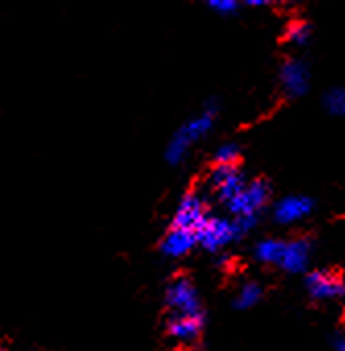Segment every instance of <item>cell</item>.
Wrapping results in <instances>:
<instances>
[{
    "instance_id": "cell-1",
    "label": "cell",
    "mask_w": 345,
    "mask_h": 351,
    "mask_svg": "<svg viewBox=\"0 0 345 351\" xmlns=\"http://www.w3.org/2000/svg\"><path fill=\"white\" fill-rule=\"evenodd\" d=\"M215 118H217V104L215 101H209L199 116L191 118L189 122H185L174 132V136H171V141L165 147V159L171 165H178L180 161H185L187 155H189V151H191V147L197 141H201L203 136L209 134V130L215 124Z\"/></svg>"
},
{
    "instance_id": "cell-2",
    "label": "cell",
    "mask_w": 345,
    "mask_h": 351,
    "mask_svg": "<svg viewBox=\"0 0 345 351\" xmlns=\"http://www.w3.org/2000/svg\"><path fill=\"white\" fill-rule=\"evenodd\" d=\"M165 306L171 310V316H193L203 318V304L195 283L180 275L171 279L165 289Z\"/></svg>"
},
{
    "instance_id": "cell-3",
    "label": "cell",
    "mask_w": 345,
    "mask_h": 351,
    "mask_svg": "<svg viewBox=\"0 0 345 351\" xmlns=\"http://www.w3.org/2000/svg\"><path fill=\"white\" fill-rule=\"evenodd\" d=\"M269 199H271L269 184L265 180H250L226 207L234 215V219H238V217L259 219V213L265 209Z\"/></svg>"
},
{
    "instance_id": "cell-4",
    "label": "cell",
    "mask_w": 345,
    "mask_h": 351,
    "mask_svg": "<svg viewBox=\"0 0 345 351\" xmlns=\"http://www.w3.org/2000/svg\"><path fill=\"white\" fill-rule=\"evenodd\" d=\"M238 238L240 234L236 223L228 217H207L205 223L197 230V244H201V248L207 252H219Z\"/></svg>"
},
{
    "instance_id": "cell-5",
    "label": "cell",
    "mask_w": 345,
    "mask_h": 351,
    "mask_svg": "<svg viewBox=\"0 0 345 351\" xmlns=\"http://www.w3.org/2000/svg\"><path fill=\"white\" fill-rule=\"evenodd\" d=\"M209 184L222 203H230L246 184V176L238 165H213L209 173Z\"/></svg>"
},
{
    "instance_id": "cell-6",
    "label": "cell",
    "mask_w": 345,
    "mask_h": 351,
    "mask_svg": "<svg viewBox=\"0 0 345 351\" xmlns=\"http://www.w3.org/2000/svg\"><path fill=\"white\" fill-rule=\"evenodd\" d=\"M207 217H209V211H207L205 199L199 193L191 191L180 199L176 211H174V221H171V228L197 232L205 223Z\"/></svg>"
},
{
    "instance_id": "cell-7",
    "label": "cell",
    "mask_w": 345,
    "mask_h": 351,
    "mask_svg": "<svg viewBox=\"0 0 345 351\" xmlns=\"http://www.w3.org/2000/svg\"><path fill=\"white\" fill-rule=\"evenodd\" d=\"M306 291L310 293L312 300L318 302H329V300H339L345 295V281L329 269H316L306 275Z\"/></svg>"
},
{
    "instance_id": "cell-8",
    "label": "cell",
    "mask_w": 345,
    "mask_h": 351,
    "mask_svg": "<svg viewBox=\"0 0 345 351\" xmlns=\"http://www.w3.org/2000/svg\"><path fill=\"white\" fill-rule=\"evenodd\" d=\"M314 209V203L310 197L304 195H289L275 203L273 207V219L279 226H294L302 219H306Z\"/></svg>"
},
{
    "instance_id": "cell-9",
    "label": "cell",
    "mask_w": 345,
    "mask_h": 351,
    "mask_svg": "<svg viewBox=\"0 0 345 351\" xmlns=\"http://www.w3.org/2000/svg\"><path fill=\"white\" fill-rule=\"evenodd\" d=\"M279 81H281V87L283 91L289 95V97H298V95H304L310 87V69L304 60L300 58H287L283 64H281V71H279Z\"/></svg>"
},
{
    "instance_id": "cell-10",
    "label": "cell",
    "mask_w": 345,
    "mask_h": 351,
    "mask_svg": "<svg viewBox=\"0 0 345 351\" xmlns=\"http://www.w3.org/2000/svg\"><path fill=\"white\" fill-rule=\"evenodd\" d=\"M310 254H312V244L306 238H296L283 244V252L279 258V269H283L285 273H304L308 263H310Z\"/></svg>"
},
{
    "instance_id": "cell-11",
    "label": "cell",
    "mask_w": 345,
    "mask_h": 351,
    "mask_svg": "<svg viewBox=\"0 0 345 351\" xmlns=\"http://www.w3.org/2000/svg\"><path fill=\"white\" fill-rule=\"evenodd\" d=\"M205 318H193V316H171L167 322V335L180 345L197 343L203 335Z\"/></svg>"
},
{
    "instance_id": "cell-12",
    "label": "cell",
    "mask_w": 345,
    "mask_h": 351,
    "mask_svg": "<svg viewBox=\"0 0 345 351\" xmlns=\"http://www.w3.org/2000/svg\"><path fill=\"white\" fill-rule=\"evenodd\" d=\"M195 246H197V232L178 230V228H171V230L163 236V240H161V244H159L161 252H163L165 256H169V258H182V256H187Z\"/></svg>"
},
{
    "instance_id": "cell-13",
    "label": "cell",
    "mask_w": 345,
    "mask_h": 351,
    "mask_svg": "<svg viewBox=\"0 0 345 351\" xmlns=\"http://www.w3.org/2000/svg\"><path fill=\"white\" fill-rule=\"evenodd\" d=\"M283 244L277 238H263L261 242H257L254 246V256L259 263L263 265H279L281 252H283Z\"/></svg>"
},
{
    "instance_id": "cell-14",
    "label": "cell",
    "mask_w": 345,
    "mask_h": 351,
    "mask_svg": "<svg viewBox=\"0 0 345 351\" xmlns=\"http://www.w3.org/2000/svg\"><path fill=\"white\" fill-rule=\"evenodd\" d=\"M263 300V287L254 281H246L244 285H240V289L236 291L234 298V308L236 310H250L254 308L259 302Z\"/></svg>"
},
{
    "instance_id": "cell-15",
    "label": "cell",
    "mask_w": 345,
    "mask_h": 351,
    "mask_svg": "<svg viewBox=\"0 0 345 351\" xmlns=\"http://www.w3.org/2000/svg\"><path fill=\"white\" fill-rule=\"evenodd\" d=\"M310 36H312V27L304 19H294L285 27V42L292 46H306L310 42Z\"/></svg>"
},
{
    "instance_id": "cell-16",
    "label": "cell",
    "mask_w": 345,
    "mask_h": 351,
    "mask_svg": "<svg viewBox=\"0 0 345 351\" xmlns=\"http://www.w3.org/2000/svg\"><path fill=\"white\" fill-rule=\"evenodd\" d=\"M322 106L331 116H345V87H331L322 95Z\"/></svg>"
},
{
    "instance_id": "cell-17",
    "label": "cell",
    "mask_w": 345,
    "mask_h": 351,
    "mask_svg": "<svg viewBox=\"0 0 345 351\" xmlns=\"http://www.w3.org/2000/svg\"><path fill=\"white\" fill-rule=\"evenodd\" d=\"M240 161V149L234 143L222 145L213 155V165H238Z\"/></svg>"
},
{
    "instance_id": "cell-18",
    "label": "cell",
    "mask_w": 345,
    "mask_h": 351,
    "mask_svg": "<svg viewBox=\"0 0 345 351\" xmlns=\"http://www.w3.org/2000/svg\"><path fill=\"white\" fill-rule=\"evenodd\" d=\"M240 7L242 5L234 3V0H213V3H209V9L219 15H234V13H238Z\"/></svg>"
},
{
    "instance_id": "cell-19",
    "label": "cell",
    "mask_w": 345,
    "mask_h": 351,
    "mask_svg": "<svg viewBox=\"0 0 345 351\" xmlns=\"http://www.w3.org/2000/svg\"><path fill=\"white\" fill-rule=\"evenodd\" d=\"M335 351H345V335H339L337 339H335Z\"/></svg>"
}]
</instances>
